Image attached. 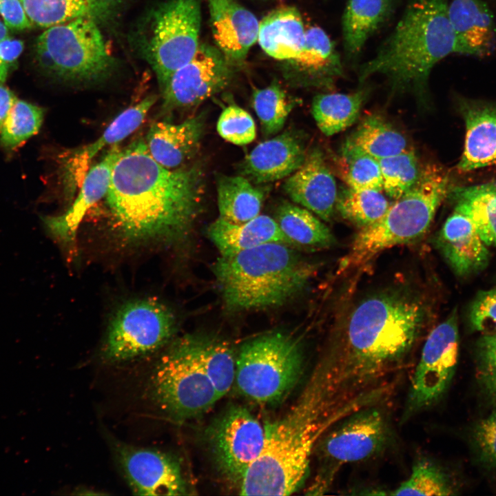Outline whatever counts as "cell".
<instances>
[{
	"instance_id": "1",
	"label": "cell",
	"mask_w": 496,
	"mask_h": 496,
	"mask_svg": "<svg viewBox=\"0 0 496 496\" xmlns=\"http://www.w3.org/2000/svg\"><path fill=\"white\" fill-rule=\"evenodd\" d=\"M203 172L198 165L168 169L137 139L120 154L105 196L118 234L130 242H175L185 237L202 207Z\"/></svg>"
},
{
	"instance_id": "2",
	"label": "cell",
	"mask_w": 496,
	"mask_h": 496,
	"mask_svg": "<svg viewBox=\"0 0 496 496\" xmlns=\"http://www.w3.org/2000/svg\"><path fill=\"white\" fill-rule=\"evenodd\" d=\"M336 375L327 358L318 364L293 406L265 425L263 450L240 482V495H289L300 488L316 442L338 417L327 414Z\"/></svg>"
},
{
	"instance_id": "3",
	"label": "cell",
	"mask_w": 496,
	"mask_h": 496,
	"mask_svg": "<svg viewBox=\"0 0 496 496\" xmlns=\"http://www.w3.org/2000/svg\"><path fill=\"white\" fill-rule=\"evenodd\" d=\"M431 307L406 286L373 292L351 309L341 324L336 358L342 375H370L409 353L424 331Z\"/></svg>"
},
{
	"instance_id": "4",
	"label": "cell",
	"mask_w": 496,
	"mask_h": 496,
	"mask_svg": "<svg viewBox=\"0 0 496 496\" xmlns=\"http://www.w3.org/2000/svg\"><path fill=\"white\" fill-rule=\"evenodd\" d=\"M448 4V0H409L375 55L360 67L359 81L381 75L395 92L424 94L433 67L454 53Z\"/></svg>"
},
{
	"instance_id": "5",
	"label": "cell",
	"mask_w": 496,
	"mask_h": 496,
	"mask_svg": "<svg viewBox=\"0 0 496 496\" xmlns=\"http://www.w3.org/2000/svg\"><path fill=\"white\" fill-rule=\"evenodd\" d=\"M316 269L315 264L282 242L220 256L212 267L223 303L236 312L288 302L305 290Z\"/></svg>"
},
{
	"instance_id": "6",
	"label": "cell",
	"mask_w": 496,
	"mask_h": 496,
	"mask_svg": "<svg viewBox=\"0 0 496 496\" xmlns=\"http://www.w3.org/2000/svg\"><path fill=\"white\" fill-rule=\"evenodd\" d=\"M449 187V176L441 167H423L417 182L390 205L380 219L360 229L338 271L362 266L387 249L422 236L450 192Z\"/></svg>"
},
{
	"instance_id": "7",
	"label": "cell",
	"mask_w": 496,
	"mask_h": 496,
	"mask_svg": "<svg viewBox=\"0 0 496 496\" xmlns=\"http://www.w3.org/2000/svg\"><path fill=\"white\" fill-rule=\"evenodd\" d=\"M149 395L172 419L183 422L208 411L219 400L200 354L198 333L174 341L149 380Z\"/></svg>"
},
{
	"instance_id": "8",
	"label": "cell",
	"mask_w": 496,
	"mask_h": 496,
	"mask_svg": "<svg viewBox=\"0 0 496 496\" xmlns=\"http://www.w3.org/2000/svg\"><path fill=\"white\" fill-rule=\"evenodd\" d=\"M302 341L291 333L271 331L245 342L236 358L235 382L247 398L263 404L280 402L303 372Z\"/></svg>"
},
{
	"instance_id": "9",
	"label": "cell",
	"mask_w": 496,
	"mask_h": 496,
	"mask_svg": "<svg viewBox=\"0 0 496 496\" xmlns=\"http://www.w3.org/2000/svg\"><path fill=\"white\" fill-rule=\"evenodd\" d=\"M40 67L58 79L93 83L110 75L115 61L92 17L46 28L35 43Z\"/></svg>"
},
{
	"instance_id": "10",
	"label": "cell",
	"mask_w": 496,
	"mask_h": 496,
	"mask_svg": "<svg viewBox=\"0 0 496 496\" xmlns=\"http://www.w3.org/2000/svg\"><path fill=\"white\" fill-rule=\"evenodd\" d=\"M201 0H168L153 8L135 33V44L161 89L199 46Z\"/></svg>"
},
{
	"instance_id": "11",
	"label": "cell",
	"mask_w": 496,
	"mask_h": 496,
	"mask_svg": "<svg viewBox=\"0 0 496 496\" xmlns=\"http://www.w3.org/2000/svg\"><path fill=\"white\" fill-rule=\"evenodd\" d=\"M174 330L173 313L159 301L145 298L127 302L109 324L103 358L118 362L152 353L165 344Z\"/></svg>"
},
{
	"instance_id": "12",
	"label": "cell",
	"mask_w": 496,
	"mask_h": 496,
	"mask_svg": "<svg viewBox=\"0 0 496 496\" xmlns=\"http://www.w3.org/2000/svg\"><path fill=\"white\" fill-rule=\"evenodd\" d=\"M457 314L454 309L428 335L411 382L406 415L434 404L444 395L459 355Z\"/></svg>"
},
{
	"instance_id": "13",
	"label": "cell",
	"mask_w": 496,
	"mask_h": 496,
	"mask_svg": "<svg viewBox=\"0 0 496 496\" xmlns=\"http://www.w3.org/2000/svg\"><path fill=\"white\" fill-rule=\"evenodd\" d=\"M207 431L216 468L227 479L240 484L262 453L265 426L245 407L232 406L214 420Z\"/></svg>"
},
{
	"instance_id": "14",
	"label": "cell",
	"mask_w": 496,
	"mask_h": 496,
	"mask_svg": "<svg viewBox=\"0 0 496 496\" xmlns=\"http://www.w3.org/2000/svg\"><path fill=\"white\" fill-rule=\"evenodd\" d=\"M236 68L218 48L199 44L190 61L161 88L163 110H187L199 105L231 83Z\"/></svg>"
},
{
	"instance_id": "15",
	"label": "cell",
	"mask_w": 496,
	"mask_h": 496,
	"mask_svg": "<svg viewBox=\"0 0 496 496\" xmlns=\"http://www.w3.org/2000/svg\"><path fill=\"white\" fill-rule=\"evenodd\" d=\"M117 461L134 494L182 495L187 487L178 461L172 455L151 448L118 443Z\"/></svg>"
},
{
	"instance_id": "16",
	"label": "cell",
	"mask_w": 496,
	"mask_h": 496,
	"mask_svg": "<svg viewBox=\"0 0 496 496\" xmlns=\"http://www.w3.org/2000/svg\"><path fill=\"white\" fill-rule=\"evenodd\" d=\"M384 415L375 408L353 413L321 443L324 457L337 465L369 459L380 452L389 439Z\"/></svg>"
},
{
	"instance_id": "17",
	"label": "cell",
	"mask_w": 496,
	"mask_h": 496,
	"mask_svg": "<svg viewBox=\"0 0 496 496\" xmlns=\"http://www.w3.org/2000/svg\"><path fill=\"white\" fill-rule=\"evenodd\" d=\"M121 151L118 144L111 146L102 160L89 169L76 198L64 213L42 218L50 235L63 246L73 247L80 223L87 211L105 196Z\"/></svg>"
},
{
	"instance_id": "18",
	"label": "cell",
	"mask_w": 496,
	"mask_h": 496,
	"mask_svg": "<svg viewBox=\"0 0 496 496\" xmlns=\"http://www.w3.org/2000/svg\"><path fill=\"white\" fill-rule=\"evenodd\" d=\"M156 100V95L146 96L121 112L95 141L65 154L62 158L61 172L68 196L73 197L76 189L80 188L93 158L103 148L118 144L134 132L143 123Z\"/></svg>"
},
{
	"instance_id": "19",
	"label": "cell",
	"mask_w": 496,
	"mask_h": 496,
	"mask_svg": "<svg viewBox=\"0 0 496 496\" xmlns=\"http://www.w3.org/2000/svg\"><path fill=\"white\" fill-rule=\"evenodd\" d=\"M283 189L295 203L323 220H331L338 198L337 185L318 149L307 154L301 167L285 180Z\"/></svg>"
},
{
	"instance_id": "20",
	"label": "cell",
	"mask_w": 496,
	"mask_h": 496,
	"mask_svg": "<svg viewBox=\"0 0 496 496\" xmlns=\"http://www.w3.org/2000/svg\"><path fill=\"white\" fill-rule=\"evenodd\" d=\"M217 48L236 68L257 41L259 21L238 0H207Z\"/></svg>"
},
{
	"instance_id": "21",
	"label": "cell",
	"mask_w": 496,
	"mask_h": 496,
	"mask_svg": "<svg viewBox=\"0 0 496 496\" xmlns=\"http://www.w3.org/2000/svg\"><path fill=\"white\" fill-rule=\"evenodd\" d=\"M307 156L298 134L285 132L256 145L240 165V174L256 184L287 177L303 164Z\"/></svg>"
},
{
	"instance_id": "22",
	"label": "cell",
	"mask_w": 496,
	"mask_h": 496,
	"mask_svg": "<svg viewBox=\"0 0 496 496\" xmlns=\"http://www.w3.org/2000/svg\"><path fill=\"white\" fill-rule=\"evenodd\" d=\"M285 73L302 85L331 86L344 70L339 53L328 34L320 27L306 29L299 54L285 61Z\"/></svg>"
},
{
	"instance_id": "23",
	"label": "cell",
	"mask_w": 496,
	"mask_h": 496,
	"mask_svg": "<svg viewBox=\"0 0 496 496\" xmlns=\"http://www.w3.org/2000/svg\"><path fill=\"white\" fill-rule=\"evenodd\" d=\"M436 245L458 276L479 271L488 262V246L481 239L470 218L456 205L440 231Z\"/></svg>"
},
{
	"instance_id": "24",
	"label": "cell",
	"mask_w": 496,
	"mask_h": 496,
	"mask_svg": "<svg viewBox=\"0 0 496 496\" xmlns=\"http://www.w3.org/2000/svg\"><path fill=\"white\" fill-rule=\"evenodd\" d=\"M448 14L455 37L454 53L485 57L496 48L494 17L482 0H448Z\"/></svg>"
},
{
	"instance_id": "25",
	"label": "cell",
	"mask_w": 496,
	"mask_h": 496,
	"mask_svg": "<svg viewBox=\"0 0 496 496\" xmlns=\"http://www.w3.org/2000/svg\"><path fill=\"white\" fill-rule=\"evenodd\" d=\"M459 105L466 136L458 169L468 172L496 165V106L464 100Z\"/></svg>"
},
{
	"instance_id": "26",
	"label": "cell",
	"mask_w": 496,
	"mask_h": 496,
	"mask_svg": "<svg viewBox=\"0 0 496 496\" xmlns=\"http://www.w3.org/2000/svg\"><path fill=\"white\" fill-rule=\"evenodd\" d=\"M204 114L174 124L165 121L154 123L145 143L152 156L168 169L178 168L198 149L204 132Z\"/></svg>"
},
{
	"instance_id": "27",
	"label": "cell",
	"mask_w": 496,
	"mask_h": 496,
	"mask_svg": "<svg viewBox=\"0 0 496 496\" xmlns=\"http://www.w3.org/2000/svg\"><path fill=\"white\" fill-rule=\"evenodd\" d=\"M207 233L220 256H228L268 242L291 243L274 218L258 215L242 223H233L218 218ZM293 247V246H292Z\"/></svg>"
},
{
	"instance_id": "28",
	"label": "cell",
	"mask_w": 496,
	"mask_h": 496,
	"mask_svg": "<svg viewBox=\"0 0 496 496\" xmlns=\"http://www.w3.org/2000/svg\"><path fill=\"white\" fill-rule=\"evenodd\" d=\"M302 16L297 8L285 6L267 14L260 22L258 41L269 56L286 61L301 51L305 37Z\"/></svg>"
},
{
	"instance_id": "29",
	"label": "cell",
	"mask_w": 496,
	"mask_h": 496,
	"mask_svg": "<svg viewBox=\"0 0 496 496\" xmlns=\"http://www.w3.org/2000/svg\"><path fill=\"white\" fill-rule=\"evenodd\" d=\"M395 0H349L342 19L343 46L347 59L360 55L366 41L386 22Z\"/></svg>"
},
{
	"instance_id": "30",
	"label": "cell",
	"mask_w": 496,
	"mask_h": 496,
	"mask_svg": "<svg viewBox=\"0 0 496 496\" xmlns=\"http://www.w3.org/2000/svg\"><path fill=\"white\" fill-rule=\"evenodd\" d=\"M274 219L293 247L315 250L336 242L327 225L304 207L283 202L278 206Z\"/></svg>"
},
{
	"instance_id": "31",
	"label": "cell",
	"mask_w": 496,
	"mask_h": 496,
	"mask_svg": "<svg viewBox=\"0 0 496 496\" xmlns=\"http://www.w3.org/2000/svg\"><path fill=\"white\" fill-rule=\"evenodd\" d=\"M219 218L242 223L260 214L265 192L243 176H220L217 180Z\"/></svg>"
},
{
	"instance_id": "32",
	"label": "cell",
	"mask_w": 496,
	"mask_h": 496,
	"mask_svg": "<svg viewBox=\"0 0 496 496\" xmlns=\"http://www.w3.org/2000/svg\"><path fill=\"white\" fill-rule=\"evenodd\" d=\"M451 193L483 242L496 247V182L457 187Z\"/></svg>"
},
{
	"instance_id": "33",
	"label": "cell",
	"mask_w": 496,
	"mask_h": 496,
	"mask_svg": "<svg viewBox=\"0 0 496 496\" xmlns=\"http://www.w3.org/2000/svg\"><path fill=\"white\" fill-rule=\"evenodd\" d=\"M364 90L351 94L329 93L314 97L311 112L320 131L332 136L346 130L359 116L365 99Z\"/></svg>"
},
{
	"instance_id": "34",
	"label": "cell",
	"mask_w": 496,
	"mask_h": 496,
	"mask_svg": "<svg viewBox=\"0 0 496 496\" xmlns=\"http://www.w3.org/2000/svg\"><path fill=\"white\" fill-rule=\"evenodd\" d=\"M347 140L378 160L409 149L406 137L382 117L375 114L363 119Z\"/></svg>"
},
{
	"instance_id": "35",
	"label": "cell",
	"mask_w": 496,
	"mask_h": 496,
	"mask_svg": "<svg viewBox=\"0 0 496 496\" xmlns=\"http://www.w3.org/2000/svg\"><path fill=\"white\" fill-rule=\"evenodd\" d=\"M198 335L205 369L220 400L235 382L236 358L231 347L225 340L209 333Z\"/></svg>"
},
{
	"instance_id": "36",
	"label": "cell",
	"mask_w": 496,
	"mask_h": 496,
	"mask_svg": "<svg viewBox=\"0 0 496 496\" xmlns=\"http://www.w3.org/2000/svg\"><path fill=\"white\" fill-rule=\"evenodd\" d=\"M335 161L336 172L347 187L383 190L378 159L354 146L347 139Z\"/></svg>"
},
{
	"instance_id": "37",
	"label": "cell",
	"mask_w": 496,
	"mask_h": 496,
	"mask_svg": "<svg viewBox=\"0 0 496 496\" xmlns=\"http://www.w3.org/2000/svg\"><path fill=\"white\" fill-rule=\"evenodd\" d=\"M381 191L348 187L338 193L335 209L360 229L380 219L390 206Z\"/></svg>"
},
{
	"instance_id": "38",
	"label": "cell",
	"mask_w": 496,
	"mask_h": 496,
	"mask_svg": "<svg viewBox=\"0 0 496 496\" xmlns=\"http://www.w3.org/2000/svg\"><path fill=\"white\" fill-rule=\"evenodd\" d=\"M32 26L48 28L94 14L96 0H21Z\"/></svg>"
},
{
	"instance_id": "39",
	"label": "cell",
	"mask_w": 496,
	"mask_h": 496,
	"mask_svg": "<svg viewBox=\"0 0 496 496\" xmlns=\"http://www.w3.org/2000/svg\"><path fill=\"white\" fill-rule=\"evenodd\" d=\"M252 104L266 136L277 134L282 129L295 105L276 81L264 88L254 90Z\"/></svg>"
},
{
	"instance_id": "40",
	"label": "cell",
	"mask_w": 496,
	"mask_h": 496,
	"mask_svg": "<svg viewBox=\"0 0 496 496\" xmlns=\"http://www.w3.org/2000/svg\"><path fill=\"white\" fill-rule=\"evenodd\" d=\"M455 494L449 476L437 464L423 459L414 464L409 477L392 495L446 496Z\"/></svg>"
},
{
	"instance_id": "41",
	"label": "cell",
	"mask_w": 496,
	"mask_h": 496,
	"mask_svg": "<svg viewBox=\"0 0 496 496\" xmlns=\"http://www.w3.org/2000/svg\"><path fill=\"white\" fill-rule=\"evenodd\" d=\"M378 161L383 190L394 200L402 196L413 186L423 167L412 149Z\"/></svg>"
},
{
	"instance_id": "42",
	"label": "cell",
	"mask_w": 496,
	"mask_h": 496,
	"mask_svg": "<svg viewBox=\"0 0 496 496\" xmlns=\"http://www.w3.org/2000/svg\"><path fill=\"white\" fill-rule=\"evenodd\" d=\"M44 110L17 99L0 127V143L12 149L36 134L42 125Z\"/></svg>"
},
{
	"instance_id": "43",
	"label": "cell",
	"mask_w": 496,
	"mask_h": 496,
	"mask_svg": "<svg viewBox=\"0 0 496 496\" xmlns=\"http://www.w3.org/2000/svg\"><path fill=\"white\" fill-rule=\"evenodd\" d=\"M476 380L485 400L496 404V335H482L476 346Z\"/></svg>"
},
{
	"instance_id": "44",
	"label": "cell",
	"mask_w": 496,
	"mask_h": 496,
	"mask_svg": "<svg viewBox=\"0 0 496 496\" xmlns=\"http://www.w3.org/2000/svg\"><path fill=\"white\" fill-rule=\"evenodd\" d=\"M219 135L227 141L239 145L252 142L256 135L255 122L251 116L237 105L227 107L217 122Z\"/></svg>"
},
{
	"instance_id": "45",
	"label": "cell",
	"mask_w": 496,
	"mask_h": 496,
	"mask_svg": "<svg viewBox=\"0 0 496 496\" xmlns=\"http://www.w3.org/2000/svg\"><path fill=\"white\" fill-rule=\"evenodd\" d=\"M470 442L476 462L485 468L495 469L496 411L473 426Z\"/></svg>"
},
{
	"instance_id": "46",
	"label": "cell",
	"mask_w": 496,
	"mask_h": 496,
	"mask_svg": "<svg viewBox=\"0 0 496 496\" xmlns=\"http://www.w3.org/2000/svg\"><path fill=\"white\" fill-rule=\"evenodd\" d=\"M469 320L472 329L482 335H496V289L477 293L470 307Z\"/></svg>"
},
{
	"instance_id": "47",
	"label": "cell",
	"mask_w": 496,
	"mask_h": 496,
	"mask_svg": "<svg viewBox=\"0 0 496 496\" xmlns=\"http://www.w3.org/2000/svg\"><path fill=\"white\" fill-rule=\"evenodd\" d=\"M0 17L8 28L23 30L32 27L21 0H0Z\"/></svg>"
},
{
	"instance_id": "48",
	"label": "cell",
	"mask_w": 496,
	"mask_h": 496,
	"mask_svg": "<svg viewBox=\"0 0 496 496\" xmlns=\"http://www.w3.org/2000/svg\"><path fill=\"white\" fill-rule=\"evenodd\" d=\"M21 40L7 37L0 41V83H3L10 69L23 50Z\"/></svg>"
},
{
	"instance_id": "49",
	"label": "cell",
	"mask_w": 496,
	"mask_h": 496,
	"mask_svg": "<svg viewBox=\"0 0 496 496\" xmlns=\"http://www.w3.org/2000/svg\"><path fill=\"white\" fill-rule=\"evenodd\" d=\"M17 99L14 93L0 83V127Z\"/></svg>"
},
{
	"instance_id": "50",
	"label": "cell",
	"mask_w": 496,
	"mask_h": 496,
	"mask_svg": "<svg viewBox=\"0 0 496 496\" xmlns=\"http://www.w3.org/2000/svg\"><path fill=\"white\" fill-rule=\"evenodd\" d=\"M7 37H8V27L0 21V41Z\"/></svg>"
},
{
	"instance_id": "51",
	"label": "cell",
	"mask_w": 496,
	"mask_h": 496,
	"mask_svg": "<svg viewBox=\"0 0 496 496\" xmlns=\"http://www.w3.org/2000/svg\"><path fill=\"white\" fill-rule=\"evenodd\" d=\"M96 1H109V0H96Z\"/></svg>"
}]
</instances>
